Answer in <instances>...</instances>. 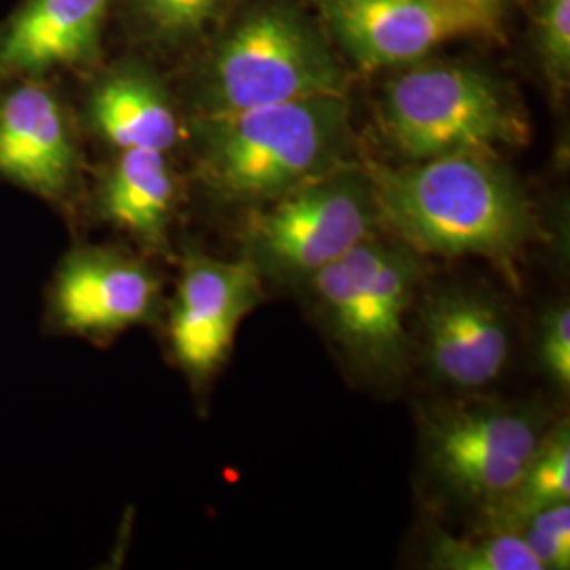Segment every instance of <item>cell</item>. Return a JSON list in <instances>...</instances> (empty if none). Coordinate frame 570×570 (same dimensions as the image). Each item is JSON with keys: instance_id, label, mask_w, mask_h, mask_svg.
I'll list each match as a JSON object with an SVG mask.
<instances>
[{"instance_id": "cell-1", "label": "cell", "mask_w": 570, "mask_h": 570, "mask_svg": "<svg viewBox=\"0 0 570 570\" xmlns=\"http://www.w3.org/2000/svg\"><path fill=\"white\" fill-rule=\"evenodd\" d=\"M364 167L379 225L421 256H480L513 273L541 239L529 197L492 155Z\"/></svg>"}, {"instance_id": "cell-2", "label": "cell", "mask_w": 570, "mask_h": 570, "mask_svg": "<svg viewBox=\"0 0 570 570\" xmlns=\"http://www.w3.org/2000/svg\"><path fill=\"white\" fill-rule=\"evenodd\" d=\"M197 167L225 202L261 207L348 165L346 96L193 117Z\"/></svg>"}, {"instance_id": "cell-3", "label": "cell", "mask_w": 570, "mask_h": 570, "mask_svg": "<svg viewBox=\"0 0 570 570\" xmlns=\"http://www.w3.org/2000/svg\"><path fill=\"white\" fill-rule=\"evenodd\" d=\"M346 91L348 72L320 20L294 0H254L209 47L193 110L218 117Z\"/></svg>"}, {"instance_id": "cell-4", "label": "cell", "mask_w": 570, "mask_h": 570, "mask_svg": "<svg viewBox=\"0 0 570 570\" xmlns=\"http://www.w3.org/2000/svg\"><path fill=\"white\" fill-rule=\"evenodd\" d=\"M379 122L406 164L461 153L497 157L529 140V121L510 89L463 61L402 66L383 87Z\"/></svg>"}, {"instance_id": "cell-5", "label": "cell", "mask_w": 570, "mask_h": 570, "mask_svg": "<svg viewBox=\"0 0 570 570\" xmlns=\"http://www.w3.org/2000/svg\"><path fill=\"white\" fill-rule=\"evenodd\" d=\"M421 277V254L370 235L306 285L346 355L372 376L391 379L406 366L407 313Z\"/></svg>"}, {"instance_id": "cell-6", "label": "cell", "mask_w": 570, "mask_h": 570, "mask_svg": "<svg viewBox=\"0 0 570 570\" xmlns=\"http://www.w3.org/2000/svg\"><path fill=\"white\" fill-rule=\"evenodd\" d=\"M379 212L364 165L348 164L252 207L245 256L263 279L306 284L374 235Z\"/></svg>"}, {"instance_id": "cell-7", "label": "cell", "mask_w": 570, "mask_h": 570, "mask_svg": "<svg viewBox=\"0 0 570 570\" xmlns=\"http://www.w3.org/2000/svg\"><path fill=\"white\" fill-rule=\"evenodd\" d=\"M543 438L534 412L505 404L444 407L425 423L429 468L482 510L510 494Z\"/></svg>"}, {"instance_id": "cell-8", "label": "cell", "mask_w": 570, "mask_h": 570, "mask_svg": "<svg viewBox=\"0 0 570 570\" xmlns=\"http://www.w3.org/2000/svg\"><path fill=\"white\" fill-rule=\"evenodd\" d=\"M330 41L362 70L402 68L440 45L494 39L499 20L452 0H313Z\"/></svg>"}, {"instance_id": "cell-9", "label": "cell", "mask_w": 570, "mask_h": 570, "mask_svg": "<svg viewBox=\"0 0 570 570\" xmlns=\"http://www.w3.org/2000/svg\"><path fill=\"white\" fill-rule=\"evenodd\" d=\"M161 306V275L140 256L112 245L72 247L47 292L49 326L89 341L150 324Z\"/></svg>"}, {"instance_id": "cell-10", "label": "cell", "mask_w": 570, "mask_h": 570, "mask_svg": "<svg viewBox=\"0 0 570 570\" xmlns=\"http://www.w3.org/2000/svg\"><path fill=\"white\" fill-rule=\"evenodd\" d=\"M263 275L254 263L188 252L169 306L167 343L190 383L204 385L228 360L245 315L261 303Z\"/></svg>"}, {"instance_id": "cell-11", "label": "cell", "mask_w": 570, "mask_h": 570, "mask_svg": "<svg viewBox=\"0 0 570 570\" xmlns=\"http://www.w3.org/2000/svg\"><path fill=\"white\" fill-rule=\"evenodd\" d=\"M0 176L53 205L75 199L81 155L60 98L35 79L0 96Z\"/></svg>"}, {"instance_id": "cell-12", "label": "cell", "mask_w": 570, "mask_h": 570, "mask_svg": "<svg viewBox=\"0 0 570 570\" xmlns=\"http://www.w3.org/2000/svg\"><path fill=\"white\" fill-rule=\"evenodd\" d=\"M421 330L431 372L452 387H487L501 379L510 362L505 313L480 292L440 289L423 306Z\"/></svg>"}, {"instance_id": "cell-13", "label": "cell", "mask_w": 570, "mask_h": 570, "mask_svg": "<svg viewBox=\"0 0 570 570\" xmlns=\"http://www.w3.org/2000/svg\"><path fill=\"white\" fill-rule=\"evenodd\" d=\"M112 0H26L0 30V75L35 79L100 51Z\"/></svg>"}, {"instance_id": "cell-14", "label": "cell", "mask_w": 570, "mask_h": 570, "mask_svg": "<svg viewBox=\"0 0 570 570\" xmlns=\"http://www.w3.org/2000/svg\"><path fill=\"white\" fill-rule=\"evenodd\" d=\"M87 119L117 150L169 153L183 140V121L169 91L140 63L117 66L94 85Z\"/></svg>"}, {"instance_id": "cell-15", "label": "cell", "mask_w": 570, "mask_h": 570, "mask_svg": "<svg viewBox=\"0 0 570 570\" xmlns=\"http://www.w3.org/2000/svg\"><path fill=\"white\" fill-rule=\"evenodd\" d=\"M178 178L161 150H119L98 190V214L134 242L164 252L178 207Z\"/></svg>"}, {"instance_id": "cell-16", "label": "cell", "mask_w": 570, "mask_h": 570, "mask_svg": "<svg viewBox=\"0 0 570 570\" xmlns=\"http://www.w3.org/2000/svg\"><path fill=\"white\" fill-rule=\"evenodd\" d=\"M570 501V433L567 425L546 433L529 468L508 497L484 511L489 529L518 532L532 513Z\"/></svg>"}, {"instance_id": "cell-17", "label": "cell", "mask_w": 570, "mask_h": 570, "mask_svg": "<svg viewBox=\"0 0 570 570\" xmlns=\"http://www.w3.org/2000/svg\"><path fill=\"white\" fill-rule=\"evenodd\" d=\"M428 562L440 570H541L524 539L508 530L469 537L438 530L429 539Z\"/></svg>"}, {"instance_id": "cell-18", "label": "cell", "mask_w": 570, "mask_h": 570, "mask_svg": "<svg viewBox=\"0 0 570 570\" xmlns=\"http://www.w3.org/2000/svg\"><path fill=\"white\" fill-rule=\"evenodd\" d=\"M237 0H129L131 13L153 41L184 45L220 20Z\"/></svg>"}, {"instance_id": "cell-19", "label": "cell", "mask_w": 570, "mask_h": 570, "mask_svg": "<svg viewBox=\"0 0 570 570\" xmlns=\"http://www.w3.org/2000/svg\"><path fill=\"white\" fill-rule=\"evenodd\" d=\"M532 41L541 66L556 89L570 77V0L532 2Z\"/></svg>"}, {"instance_id": "cell-20", "label": "cell", "mask_w": 570, "mask_h": 570, "mask_svg": "<svg viewBox=\"0 0 570 570\" xmlns=\"http://www.w3.org/2000/svg\"><path fill=\"white\" fill-rule=\"evenodd\" d=\"M541 570H567L570 567L569 501L532 513L518 529Z\"/></svg>"}, {"instance_id": "cell-21", "label": "cell", "mask_w": 570, "mask_h": 570, "mask_svg": "<svg viewBox=\"0 0 570 570\" xmlns=\"http://www.w3.org/2000/svg\"><path fill=\"white\" fill-rule=\"evenodd\" d=\"M539 362L551 381L564 391L570 387V311L569 305L551 308L539 336Z\"/></svg>"}, {"instance_id": "cell-22", "label": "cell", "mask_w": 570, "mask_h": 570, "mask_svg": "<svg viewBox=\"0 0 570 570\" xmlns=\"http://www.w3.org/2000/svg\"><path fill=\"white\" fill-rule=\"evenodd\" d=\"M452 2H459L463 7H469L473 11H480L484 16H489L492 20L501 21V13H503V7H505V0H452Z\"/></svg>"}]
</instances>
